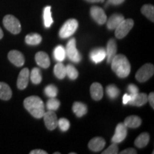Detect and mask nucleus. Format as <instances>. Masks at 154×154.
I'll return each instance as SVG.
<instances>
[{
	"instance_id": "nucleus-31",
	"label": "nucleus",
	"mask_w": 154,
	"mask_h": 154,
	"mask_svg": "<svg viewBox=\"0 0 154 154\" xmlns=\"http://www.w3.org/2000/svg\"><path fill=\"white\" fill-rule=\"evenodd\" d=\"M66 76H68L69 78L72 80L76 79L79 76V72L77 69L75 68L74 66L71 64H68L66 66Z\"/></svg>"
},
{
	"instance_id": "nucleus-37",
	"label": "nucleus",
	"mask_w": 154,
	"mask_h": 154,
	"mask_svg": "<svg viewBox=\"0 0 154 154\" xmlns=\"http://www.w3.org/2000/svg\"><path fill=\"white\" fill-rule=\"evenodd\" d=\"M125 0H107V5H119L124 2Z\"/></svg>"
},
{
	"instance_id": "nucleus-9",
	"label": "nucleus",
	"mask_w": 154,
	"mask_h": 154,
	"mask_svg": "<svg viewBox=\"0 0 154 154\" xmlns=\"http://www.w3.org/2000/svg\"><path fill=\"white\" fill-rule=\"evenodd\" d=\"M127 136V127L124 123H119L116 127L114 135L111 138V142L113 143H120L124 141Z\"/></svg>"
},
{
	"instance_id": "nucleus-27",
	"label": "nucleus",
	"mask_w": 154,
	"mask_h": 154,
	"mask_svg": "<svg viewBox=\"0 0 154 154\" xmlns=\"http://www.w3.org/2000/svg\"><path fill=\"white\" fill-rule=\"evenodd\" d=\"M54 74L59 79H63L66 76V66L61 62H58L54 68Z\"/></svg>"
},
{
	"instance_id": "nucleus-21",
	"label": "nucleus",
	"mask_w": 154,
	"mask_h": 154,
	"mask_svg": "<svg viewBox=\"0 0 154 154\" xmlns=\"http://www.w3.org/2000/svg\"><path fill=\"white\" fill-rule=\"evenodd\" d=\"M12 91L8 84L5 82H0V99L7 101L11 98Z\"/></svg>"
},
{
	"instance_id": "nucleus-32",
	"label": "nucleus",
	"mask_w": 154,
	"mask_h": 154,
	"mask_svg": "<svg viewBox=\"0 0 154 154\" xmlns=\"http://www.w3.org/2000/svg\"><path fill=\"white\" fill-rule=\"evenodd\" d=\"M60 106V101L55 98H50L47 102V108L49 111H57Z\"/></svg>"
},
{
	"instance_id": "nucleus-42",
	"label": "nucleus",
	"mask_w": 154,
	"mask_h": 154,
	"mask_svg": "<svg viewBox=\"0 0 154 154\" xmlns=\"http://www.w3.org/2000/svg\"><path fill=\"white\" fill-rule=\"evenodd\" d=\"M86 2L90 3H96V2H103L104 0H86Z\"/></svg>"
},
{
	"instance_id": "nucleus-23",
	"label": "nucleus",
	"mask_w": 154,
	"mask_h": 154,
	"mask_svg": "<svg viewBox=\"0 0 154 154\" xmlns=\"http://www.w3.org/2000/svg\"><path fill=\"white\" fill-rule=\"evenodd\" d=\"M150 136L148 133H142L140 134L137 138H136L134 141V144L136 147L142 149V148L146 147L149 143Z\"/></svg>"
},
{
	"instance_id": "nucleus-40",
	"label": "nucleus",
	"mask_w": 154,
	"mask_h": 154,
	"mask_svg": "<svg viewBox=\"0 0 154 154\" xmlns=\"http://www.w3.org/2000/svg\"><path fill=\"white\" fill-rule=\"evenodd\" d=\"M131 99V96L129 94H125L124 96H123V103L124 105L128 104V101H130Z\"/></svg>"
},
{
	"instance_id": "nucleus-8",
	"label": "nucleus",
	"mask_w": 154,
	"mask_h": 154,
	"mask_svg": "<svg viewBox=\"0 0 154 154\" xmlns=\"http://www.w3.org/2000/svg\"><path fill=\"white\" fill-rule=\"evenodd\" d=\"M90 14L92 19L99 25H103L106 22L107 17L104 10L97 6H93L90 9Z\"/></svg>"
},
{
	"instance_id": "nucleus-39",
	"label": "nucleus",
	"mask_w": 154,
	"mask_h": 154,
	"mask_svg": "<svg viewBox=\"0 0 154 154\" xmlns=\"http://www.w3.org/2000/svg\"><path fill=\"white\" fill-rule=\"evenodd\" d=\"M121 154H136L137 153V151H136L133 148H129V149H125L124 151H122L120 153Z\"/></svg>"
},
{
	"instance_id": "nucleus-11",
	"label": "nucleus",
	"mask_w": 154,
	"mask_h": 154,
	"mask_svg": "<svg viewBox=\"0 0 154 154\" xmlns=\"http://www.w3.org/2000/svg\"><path fill=\"white\" fill-rule=\"evenodd\" d=\"M8 59L10 62L16 66L20 67L24 64L25 59L22 52L17 50H11L8 54Z\"/></svg>"
},
{
	"instance_id": "nucleus-20",
	"label": "nucleus",
	"mask_w": 154,
	"mask_h": 154,
	"mask_svg": "<svg viewBox=\"0 0 154 154\" xmlns=\"http://www.w3.org/2000/svg\"><path fill=\"white\" fill-rule=\"evenodd\" d=\"M141 119L138 116H130L126 118L124 124L127 128H136L141 125Z\"/></svg>"
},
{
	"instance_id": "nucleus-13",
	"label": "nucleus",
	"mask_w": 154,
	"mask_h": 154,
	"mask_svg": "<svg viewBox=\"0 0 154 154\" xmlns=\"http://www.w3.org/2000/svg\"><path fill=\"white\" fill-rule=\"evenodd\" d=\"M131 99L128 104L135 106H142L148 101V96L146 94L138 93L136 94H130Z\"/></svg>"
},
{
	"instance_id": "nucleus-26",
	"label": "nucleus",
	"mask_w": 154,
	"mask_h": 154,
	"mask_svg": "<svg viewBox=\"0 0 154 154\" xmlns=\"http://www.w3.org/2000/svg\"><path fill=\"white\" fill-rule=\"evenodd\" d=\"M43 18L44 24L45 27L49 28L54 22L52 17H51V7L50 6H47L46 7H44L43 10Z\"/></svg>"
},
{
	"instance_id": "nucleus-36",
	"label": "nucleus",
	"mask_w": 154,
	"mask_h": 154,
	"mask_svg": "<svg viewBox=\"0 0 154 154\" xmlns=\"http://www.w3.org/2000/svg\"><path fill=\"white\" fill-rule=\"evenodd\" d=\"M127 90H128V94H136L139 92L138 86L133 84H131L128 86V88H127Z\"/></svg>"
},
{
	"instance_id": "nucleus-22",
	"label": "nucleus",
	"mask_w": 154,
	"mask_h": 154,
	"mask_svg": "<svg viewBox=\"0 0 154 154\" xmlns=\"http://www.w3.org/2000/svg\"><path fill=\"white\" fill-rule=\"evenodd\" d=\"M72 110L77 117H82L87 113L88 109L86 104L82 102H74L72 106Z\"/></svg>"
},
{
	"instance_id": "nucleus-7",
	"label": "nucleus",
	"mask_w": 154,
	"mask_h": 154,
	"mask_svg": "<svg viewBox=\"0 0 154 154\" xmlns=\"http://www.w3.org/2000/svg\"><path fill=\"white\" fill-rule=\"evenodd\" d=\"M154 74V66L151 63H146L138 69L136 74V79L140 83L149 79Z\"/></svg>"
},
{
	"instance_id": "nucleus-30",
	"label": "nucleus",
	"mask_w": 154,
	"mask_h": 154,
	"mask_svg": "<svg viewBox=\"0 0 154 154\" xmlns=\"http://www.w3.org/2000/svg\"><path fill=\"white\" fill-rule=\"evenodd\" d=\"M106 91L107 96L111 99H116L119 96V94H120V90L114 84H111V85L108 86L106 88Z\"/></svg>"
},
{
	"instance_id": "nucleus-3",
	"label": "nucleus",
	"mask_w": 154,
	"mask_h": 154,
	"mask_svg": "<svg viewBox=\"0 0 154 154\" xmlns=\"http://www.w3.org/2000/svg\"><path fill=\"white\" fill-rule=\"evenodd\" d=\"M79 26V22L75 19H69L62 25L59 32V35L61 38H66L72 36L77 30Z\"/></svg>"
},
{
	"instance_id": "nucleus-38",
	"label": "nucleus",
	"mask_w": 154,
	"mask_h": 154,
	"mask_svg": "<svg viewBox=\"0 0 154 154\" xmlns=\"http://www.w3.org/2000/svg\"><path fill=\"white\" fill-rule=\"evenodd\" d=\"M148 101H149L150 105L151 106L152 109H154V93L151 92L149 95L148 96Z\"/></svg>"
},
{
	"instance_id": "nucleus-2",
	"label": "nucleus",
	"mask_w": 154,
	"mask_h": 154,
	"mask_svg": "<svg viewBox=\"0 0 154 154\" xmlns=\"http://www.w3.org/2000/svg\"><path fill=\"white\" fill-rule=\"evenodd\" d=\"M111 69L120 78H126L130 74L131 64L124 54H116L111 61Z\"/></svg>"
},
{
	"instance_id": "nucleus-43",
	"label": "nucleus",
	"mask_w": 154,
	"mask_h": 154,
	"mask_svg": "<svg viewBox=\"0 0 154 154\" xmlns=\"http://www.w3.org/2000/svg\"><path fill=\"white\" fill-rule=\"evenodd\" d=\"M3 36H4V33H3V31L2 30L1 27H0V39H2V38H3Z\"/></svg>"
},
{
	"instance_id": "nucleus-10",
	"label": "nucleus",
	"mask_w": 154,
	"mask_h": 154,
	"mask_svg": "<svg viewBox=\"0 0 154 154\" xmlns=\"http://www.w3.org/2000/svg\"><path fill=\"white\" fill-rule=\"evenodd\" d=\"M43 117L46 126L49 130L53 131L58 126V119L54 111H45Z\"/></svg>"
},
{
	"instance_id": "nucleus-6",
	"label": "nucleus",
	"mask_w": 154,
	"mask_h": 154,
	"mask_svg": "<svg viewBox=\"0 0 154 154\" xmlns=\"http://www.w3.org/2000/svg\"><path fill=\"white\" fill-rule=\"evenodd\" d=\"M134 25V22L132 19H124L119 26L115 29V36L117 38L121 39L129 33L131 29Z\"/></svg>"
},
{
	"instance_id": "nucleus-15",
	"label": "nucleus",
	"mask_w": 154,
	"mask_h": 154,
	"mask_svg": "<svg viewBox=\"0 0 154 154\" xmlns=\"http://www.w3.org/2000/svg\"><path fill=\"white\" fill-rule=\"evenodd\" d=\"M88 148L92 151H101L106 146V140L101 137H95L90 140L88 144Z\"/></svg>"
},
{
	"instance_id": "nucleus-41",
	"label": "nucleus",
	"mask_w": 154,
	"mask_h": 154,
	"mask_svg": "<svg viewBox=\"0 0 154 154\" xmlns=\"http://www.w3.org/2000/svg\"><path fill=\"white\" fill-rule=\"evenodd\" d=\"M30 154H47V152L42 149H36L30 151Z\"/></svg>"
},
{
	"instance_id": "nucleus-12",
	"label": "nucleus",
	"mask_w": 154,
	"mask_h": 154,
	"mask_svg": "<svg viewBox=\"0 0 154 154\" xmlns=\"http://www.w3.org/2000/svg\"><path fill=\"white\" fill-rule=\"evenodd\" d=\"M29 74L30 72L28 68H24L19 73L17 83L19 89L23 90L27 87L29 80Z\"/></svg>"
},
{
	"instance_id": "nucleus-18",
	"label": "nucleus",
	"mask_w": 154,
	"mask_h": 154,
	"mask_svg": "<svg viewBox=\"0 0 154 154\" xmlns=\"http://www.w3.org/2000/svg\"><path fill=\"white\" fill-rule=\"evenodd\" d=\"M36 63L44 69H47L50 66V59L49 55L44 51H38L35 55Z\"/></svg>"
},
{
	"instance_id": "nucleus-5",
	"label": "nucleus",
	"mask_w": 154,
	"mask_h": 154,
	"mask_svg": "<svg viewBox=\"0 0 154 154\" xmlns=\"http://www.w3.org/2000/svg\"><path fill=\"white\" fill-rule=\"evenodd\" d=\"M66 57L69 58L74 63H79L82 60V55L79 52L76 48V42L75 38H72L68 42L66 46Z\"/></svg>"
},
{
	"instance_id": "nucleus-35",
	"label": "nucleus",
	"mask_w": 154,
	"mask_h": 154,
	"mask_svg": "<svg viewBox=\"0 0 154 154\" xmlns=\"http://www.w3.org/2000/svg\"><path fill=\"white\" fill-rule=\"evenodd\" d=\"M119 153V147L116 143H112L104 151L102 152V154H117Z\"/></svg>"
},
{
	"instance_id": "nucleus-29",
	"label": "nucleus",
	"mask_w": 154,
	"mask_h": 154,
	"mask_svg": "<svg viewBox=\"0 0 154 154\" xmlns=\"http://www.w3.org/2000/svg\"><path fill=\"white\" fill-rule=\"evenodd\" d=\"M29 78L34 84H39L42 80L41 70L38 68L32 69L29 74Z\"/></svg>"
},
{
	"instance_id": "nucleus-24",
	"label": "nucleus",
	"mask_w": 154,
	"mask_h": 154,
	"mask_svg": "<svg viewBox=\"0 0 154 154\" xmlns=\"http://www.w3.org/2000/svg\"><path fill=\"white\" fill-rule=\"evenodd\" d=\"M42 41V37L40 34L36 33L29 34L25 37V42L28 45L35 46L38 45L41 43Z\"/></svg>"
},
{
	"instance_id": "nucleus-14",
	"label": "nucleus",
	"mask_w": 154,
	"mask_h": 154,
	"mask_svg": "<svg viewBox=\"0 0 154 154\" xmlns=\"http://www.w3.org/2000/svg\"><path fill=\"white\" fill-rule=\"evenodd\" d=\"M89 57L92 62L94 63H99L103 61L106 57V49L103 48H96L94 49L89 54Z\"/></svg>"
},
{
	"instance_id": "nucleus-28",
	"label": "nucleus",
	"mask_w": 154,
	"mask_h": 154,
	"mask_svg": "<svg viewBox=\"0 0 154 154\" xmlns=\"http://www.w3.org/2000/svg\"><path fill=\"white\" fill-rule=\"evenodd\" d=\"M141 13L152 22H154V7L151 5H145L141 7Z\"/></svg>"
},
{
	"instance_id": "nucleus-33",
	"label": "nucleus",
	"mask_w": 154,
	"mask_h": 154,
	"mask_svg": "<svg viewBox=\"0 0 154 154\" xmlns=\"http://www.w3.org/2000/svg\"><path fill=\"white\" fill-rule=\"evenodd\" d=\"M44 94L49 98H55L57 96L58 88L53 84H50L44 88Z\"/></svg>"
},
{
	"instance_id": "nucleus-19",
	"label": "nucleus",
	"mask_w": 154,
	"mask_h": 154,
	"mask_svg": "<svg viewBox=\"0 0 154 154\" xmlns=\"http://www.w3.org/2000/svg\"><path fill=\"white\" fill-rule=\"evenodd\" d=\"M124 19V17L120 14H113L106 20V26L109 30L115 29Z\"/></svg>"
},
{
	"instance_id": "nucleus-17",
	"label": "nucleus",
	"mask_w": 154,
	"mask_h": 154,
	"mask_svg": "<svg viewBox=\"0 0 154 154\" xmlns=\"http://www.w3.org/2000/svg\"><path fill=\"white\" fill-rule=\"evenodd\" d=\"M90 92H91V98L95 101H99L103 98V89L99 83H93L90 87Z\"/></svg>"
},
{
	"instance_id": "nucleus-25",
	"label": "nucleus",
	"mask_w": 154,
	"mask_h": 154,
	"mask_svg": "<svg viewBox=\"0 0 154 154\" xmlns=\"http://www.w3.org/2000/svg\"><path fill=\"white\" fill-rule=\"evenodd\" d=\"M66 50L61 45H59L54 48V58L58 62H62L66 59Z\"/></svg>"
},
{
	"instance_id": "nucleus-44",
	"label": "nucleus",
	"mask_w": 154,
	"mask_h": 154,
	"mask_svg": "<svg viewBox=\"0 0 154 154\" xmlns=\"http://www.w3.org/2000/svg\"><path fill=\"white\" fill-rule=\"evenodd\" d=\"M54 154H60V153H59V152H56V153H54Z\"/></svg>"
},
{
	"instance_id": "nucleus-4",
	"label": "nucleus",
	"mask_w": 154,
	"mask_h": 154,
	"mask_svg": "<svg viewBox=\"0 0 154 154\" xmlns=\"http://www.w3.org/2000/svg\"><path fill=\"white\" fill-rule=\"evenodd\" d=\"M3 24L6 29L13 34H18L22 30L20 22L13 15H6L3 19Z\"/></svg>"
},
{
	"instance_id": "nucleus-16",
	"label": "nucleus",
	"mask_w": 154,
	"mask_h": 154,
	"mask_svg": "<svg viewBox=\"0 0 154 154\" xmlns=\"http://www.w3.org/2000/svg\"><path fill=\"white\" fill-rule=\"evenodd\" d=\"M106 52V58L107 59V62L110 63L112 61L113 58L116 55L117 52V44L113 38H111L108 42Z\"/></svg>"
},
{
	"instance_id": "nucleus-34",
	"label": "nucleus",
	"mask_w": 154,
	"mask_h": 154,
	"mask_svg": "<svg viewBox=\"0 0 154 154\" xmlns=\"http://www.w3.org/2000/svg\"><path fill=\"white\" fill-rule=\"evenodd\" d=\"M58 126L59 127L61 131H66L69 130V127H70V123L68 119L65 118H61L58 120Z\"/></svg>"
},
{
	"instance_id": "nucleus-1",
	"label": "nucleus",
	"mask_w": 154,
	"mask_h": 154,
	"mask_svg": "<svg viewBox=\"0 0 154 154\" xmlns=\"http://www.w3.org/2000/svg\"><path fill=\"white\" fill-rule=\"evenodd\" d=\"M24 106L30 114L36 119L42 118L45 113L43 101L36 96H31L26 98L24 101Z\"/></svg>"
}]
</instances>
